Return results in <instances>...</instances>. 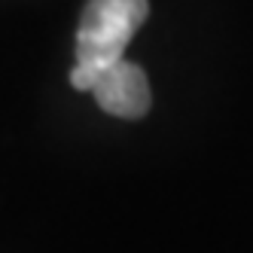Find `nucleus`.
<instances>
[{
	"label": "nucleus",
	"instance_id": "f257e3e1",
	"mask_svg": "<svg viewBox=\"0 0 253 253\" xmlns=\"http://www.w3.org/2000/svg\"><path fill=\"white\" fill-rule=\"evenodd\" d=\"M147 0H88L77 28V64L70 83L80 92H92L101 70L125 55L134 31L147 22Z\"/></svg>",
	"mask_w": 253,
	"mask_h": 253
},
{
	"label": "nucleus",
	"instance_id": "f03ea898",
	"mask_svg": "<svg viewBox=\"0 0 253 253\" xmlns=\"http://www.w3.org/2000/svg\"><path fill=\"white\" fill-rule=\"evenodd\" d=\"M92 95L101 110H107L110 116H119V119H140L150 110V101H153L147 74L125 58L101 70L98 83L92 85Z\"/></svg>",
	"mask_w": 253,
	"mask_h": 253
}]
</instances>
